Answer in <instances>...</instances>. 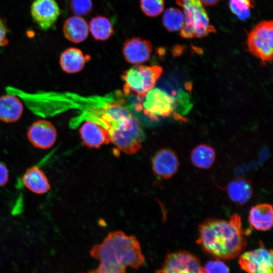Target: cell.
I'll return each instance as SVG.
<instances>
[{
    "instance_id": "d6986e66",
    "label": "cell",
    "mask_w": 273,
    "mask_h": 273,
    "mask_svg": "<svg viewBox=\"0 0 273 273\" xmlns=\"http://www.w3.org/2000/svg\"><path fill=\"white\" fill-rule=\"evenodd\" d=\"M22 179L26 187L34 193L44 194L51 189L47 176L37 166L28 168L24 173Z\"/></svg>"
},
{
    "instance_id": "30bf717a",
    "label": "cell",
    "mask_w": 273,
    "mask_h": 273,
    "mask_svg": "<svg viewBox=\"0 0 273 273\" xmlns=\"http://www.w3.org/2000/svg\"><path fill=\"white\" fill-rule=\"evenodd\" d=\"M60 14V8L55 0H34L31 6V17L42 30L54 27Z\"/></svg>"
},
{
    "instance_id": "5bb4252c",
    "label": "cell",
    "mask_w": 273,
    "mask_h": 273,
    "mask_svg": "<svg viewBox=\"0 0 273 273\" xmlns=\"http://www.w3.org/2000/svg\"><path fill=\"white\" fill-rule=\"evenodd\" d=\"M179 161L175 153L168 149L159 150L152 159L153 172L160 178L167 179L171 178L177 172Z\"/></svg>"
},
{
    "instance_id": "ffe728a7",
    "label": "cell",
    "mask_w": 273,
    "mask_h": 273,
    "mask_svg": "<svg viewBox=\"0 0 273 273\" xmlns=\"http://www.w3.org/2000/svg\"><path fill=\"white\" fill-rule=\"evenodd\" d=\"M229 199L238 205H244L251 198L253 189L251 183L245 178H237L230 181L226 187Z\"/></svg>"
},
{
    "instance_id": "4fadbf2b",
    "label": "cell",
    "mask_w": 273,
    "mask_h": 273,
    "mask_svg": "<svg viewBox=\"0 0 273 273\" xmlns=\"http://www.w3.org/2000/svg\"><path fill=\"white\" fill-rule=\"evenodd\" d=\"M82 144L89 148L99 149L110 143L108 129L96 122L87 120L79 129Z\"/></svg>"
},
{
    "instance_id": "8fae6325",
    "label": "cell",
    "mask_w": 273,
    "mask_h": 273,
    "mask_svg": "<svg viewBox=\"0 0 273 273\" xmlns=\"http://www.w3.org/2000/svg\"><path fill=\"white\" fill-rule=\"evenodd\" d=\"M57 134V130L51 122L39 119L30 125L27 136L34 147L40 149H48L55 143Z\"/></svg>"
},
{
    "instance_id": "603a6c76",
    "label": "cell",
    "mask_w": 273,
    "mask_h": 273,
    "mask_svg": "<svg viewBox=\"0 0 273 273\" xmlns=\"http://www.w3.org/2000/svg\"><path fill=\"white\" fill-rule=\"evenodd\" d=\"M184 21L185 17L183 12L174 8L166 9L162 17L163 24L169 32L180 30Z\"/></svg>"
},
{
    "instance_id": "4dcf8cb0",
    "label": "cell",
    "mask_w": 273,
    "mask_h": 273,
    "mask_svg": "<svg viewBox=\"0 0 273 273\" xmlns=\"http://www.w3.org/2000/svg\"><path fill=\"white\" fill-rule=\"evenodd\" d=\"M202 5L213 6L216 4L219 0H199Z\"/></svg>"
},
{
    "instance_id": "7402d4cb",
    "label": "cell",
    "mask_w": 273,
    "mask_h": 273,
    "mask_svg": "<svg viewBox=\"0 0 273 273\" xmlns=\"http://www.w3.org/2000/svg\"><path fill=\"white\" fill-rule=\"evenodd\" d=\"M88 27L93 37L96 40H106L114 32L112 24L104 16H97L94 17L90 20Z\"/></svg>"
},
{
    "instance_id": "d4e9b609",
    "label": "cell",
    "mask_w": 273,
    "mask_h": 273,
    "mask_svg": "<svg viewBox=\"0 0 273 273\" xmlns=\"http://www.w3.org/2000/svg\"><path fill=\"white\" fill-rule=\"evenodd\" d=\"M140 6L143 13L149 17H156L163 12L164 0H140Z\"/></svg>"
},
{
    "instance_id": "277c9868",
    "label": "cell",
    "mask_w": 273,
    "mask_h": 273,
    "mask_svg": "<svg viewBox=\"0 0 273 273\" xmlns=\"http://www.w3.org/2000/svg\"><path fill=\"white\" fill-rule=\"evenodd\" d=\"M162 72V68L158 65H134L122 75L124 93L135 95L138 101L142 102L154 88Z\"/></svg>"
},
{
    "instance_id": "9c48e42d",
    "label": "cell",
    "mask_w": 273,
    "mask_h": 273,
    "mask_svg": "<svg viewBox=\"0 0 273 273\" xmlns=\"http://www.w3.org/2000/svg\"><path fill=\"white\" fill-rule=\"evenodd\" d=\"M272 251L263 246L244 252L238 262L247 273H273Z\"/></svg>"
},
{
    "instance_id": "ac0fdd59",
    "label": "cell",
    "mask_w": 273,
    "mask_h": 273,
    "mask_svg": "<svg viewBox=\"0 0 273 273\" xmlns=\"http://www.w3.org/2000/svg\"><path fill=\"white\" fill-rule=\"evenodd\" d=\"M23 111L22 103L16 96L5 95L0 97V120L6 123L16 122Z\"/></svg>"
},
{
    "instance_id": "e0dca14e",
    "label": "cell",
    "mask_w": 273,
    "mask_h": 273,
    "mask_svg": "<svg viewBox=\"0 0 273 273\" xmlns=\"http://www.w3.org/2000/svg\"><path fill=\"white\" fill-rule=\"evenodd\" d=\"M89 27L85 20L81 17L74 16L65 21L63 31L69 41L79 43L83 41L88 35Z\"/></svg>"
},
{
    "instance_id": "4316f807",
    "label": "cell",
    "mask_w": 273,
    "mask_h": 273,
    "mask_svg": "<svg viewBox=\"0 0 273 273\" xmlns=\"http://www.w3.org/2000/svg\"><path fill=\"white\" fill-rule=\"evenodd\" d=\"M205 273H230L229 267L219 259L210 260L203 267Z\"/></svg>"
},
{
    "instance_id": "7a4b0ae2",
    "label": "cell",
    "mask_w": 273,
    "mask_h": 273,
    "mask_svg": "<svg viewBox=\"0 0 273 273\" xmlns=\"http://www.w3.org/2000/svg\"><path fill=\"white\" fill-rule=\"evenodd\" d=\"M89 254L99 261V265L80 273H126L128 267L138 269L146 260L136 238L121 231L110 232Z\"/></svg>"
},
{
    "instance_id": "8992f818",
    "label": "cell",
    "mask_w": 273,
    "mask_h": 273,
    "mask_svg": "<svg viewBox=\"0 0 273 273\" xmlns=\"http://www.w3.org/2000/svg\"><path fill=\"white\" fill-rule=\"evenodd\" d=\"M247 44L249 52L262 62H271L273 52L272 21L258 23L248 34Z\"/></svg>"
},
{
    "instance_id": "5b68a950",
    "label": "cell",
    "mask_w": 273,
    "mask_h": 273,
    "mask_svg": "<svg viewBox=\"0 0 273 273\" xmlns=\"http://www.w3.org/2000/svg\"><path fill=\"white\" fill-rule=\"evenodd\" d=\"M184 9L185 21L179 31L184 38H200L215 32L208 16L199 0H175Z\"/></svg>"
},
{
    "instance_id": "52a82bcc",
    "label": "cell",
    "mask_w": 273,
    "mask_h": 273,
    "mask_svg": "<svg viewBox=\"0 0 273 273\" xmlns=\"http://www.w3.org/2000/svg\"><path fill=\"white\" fill-rule=\"evenodd\" d=\"M142 102L137 109L152 120L168 117L176 107V98L158 88L150 90Z\"/></svg>"
},
{
    "instance_id": "f546056e",
    "label": "cell",
    "mask_w": 273,
    "mask_h": 273,
    "mask_svg": "<svg viewBox=\"0 0 273 273\" xmlns=\"http://www.w3.org/2000/svg\"><path fill=\"white\" fill-rule=\"evenodd\" d=\"M9 180V171L7 166L0 162V187L5 186Z\"/></svg>"
},
{
    "instance_id": "ba28073f",
    "label": "cell",
    "mask_w": 273,
    "mask_h": 273,
    "mask_svg": "<svg viewBox=\"0 0 273 273\" xmlns=\"http://www.w3.org/2000/svg\"><path fill=\"white\" fill-rule=\"evenodd\" d=\"M156 273H205L200 259L186 250L169 252Z\"/></svg>"
},
{
    "instance_id": "3957f363",
    "label": "cell",
    "mask_w": 273,
    "mask_h": 273,
    "mask_svg": "<svg viewBox=\"0 0 273 273\" xmlns=\"http://www.w3.org/2000/svg\"><path fill=\"white\" fill-rule=\"evenodd\" d=\"M99 119L108 129L110 143L116 150L134 154L141 149L144 139L141 124L123 106L108 104L100 111Z\"/></svg>"
},
{
    "instance_id": "2e32d148",
    "label": "cell",
    "mask_w": 273,
    "mask_h": 273,
    "mask_svg": "<svg viewBox=\"0 0 273 273\" xmlns=\"http://www.w3.org/2000/svg\"><path fill=\"white\" fill-rule=\"evenodd\" d=\"M89 57L76 48L66 49L60 57L59 63L62 69L67 73H76L84 68Z\"/></svg>"
},
{
    "instance_id": "cb8c5ba5",
    "label": "cell",
    "mask_w": 273,
    "mask_h": 273,
    "mask_svg": "<svg viewBox=\"0 0 273 273\" xmlns=\"http://www.w3.org/2000/svg\"><path fill=\"white\" fill-rule=\"evenodd\" d=\"M253 2V0H230V8L240 20H245L250 16Z\"/></svg>"
},
{
    "instance_id": "6da1fadb",
    "label": "cell",
    "mask_w": 273,
    "mask_h": 273,
    "mask_svg": "<svg viewBox=\"0 0 273 273\" xmlns=\"http://www.w3.org/2000/svg\"><path fill=\"white\" fill-rule=\"evenodd\" d=\"M247 235L241 216L233 214L229 219L210 218L202 221L196 242L209 256L228 260L235 259L244 250Z\"/></svg>"
},
{
    "instance_id": "9a60e30c",
    "label": "cell",
    "mask_w": 273,
    "mask_h": 273,
    "mask_svg": "<svg viewBox=\"0 0 273 273\" xmlns=\"http://www.w3.org/2000/svg\"><path fill=\"white\" fill-rule=\"evenodd\" d=\"M272 206L268 203H259L253 206L249 212V222L257 231H268L272 226Z\"/></svg>"
},
{
    "instance_id": "484cf974",
    "label": "cell",
    "mask_w": 273,
    "mask_h": 273,
    "mask_svg": "<svg viewBox=\"0 0 273 273\" xmlns=\"http://www.w3.org/2000/svg\"><path fill=\"white\" fill-rule=\"evenodd\" d=\"M70 8L76 16H84L92 11L93 3L92 0H71Z\"/></svg>"
},
{
    "instance_id": "f1b7e54d",
    "label": "cell",
    "mask_w": 273,
    "mask_h": 273,
    "mask_svg": "<svg viewBox=\"0 0 273 273\" xmlns=\"http://www.w3.org/2000/svg\"><path fill=\"white\" fill-rule=\"evenodd\" d=\"M7 27L6 22L0 18V46H6L9 41L7 38Z\"/></svg>"
},
{
    "instance_id": "44dd1931",
    "label": "cell",
    "mask_w": 273,
    "mask_h": 273,
    "mask_svg": "<svg viewBox=\"0 0 273 273\" xmlns=\"http://www.w3.org/2000/svg\"><path fill=\"white\" fill-rule=\"evenodd\" d=\"M216 157L215 150L206 144H200L191 151L190 159L192 164L196 167L209 169L213 165Z\"/></svg>"
},
{
    "instance_id": "83f0119b",
    "label": "cell",
    "mask_w": 273,
    "mask_h": 273,
    "mask_svg": "<svg viewBox=\"0 0 273 273\" xmlns=\"http://www.w3.org/2000/svg\"><path fill=\"white\" fill-rule=\"evenodd\" d=\"M177 106H179L182 113H185V111L188 112L189 107L192 106L190 105L188 95L183 90L179 91L176 98V107Z\"/></svg>"
},
{
    "instance_id": "7c38bea8",
    "label": "cell",
    "mask_w": 273,
    "mask_h": 273,
    "mask_svg": "<svg viewBox=\"0 0 273 273\" xmlns=\"http://www.w3.org/2000/svg\"><path fill=\"white\" fill-rule=\"evenodd\" d=\"M152 52V45L150 41L141 37H132L126 40L122 47L124 59L133 65H140L147 62Z\"/></svg>"
}]
</instances>
